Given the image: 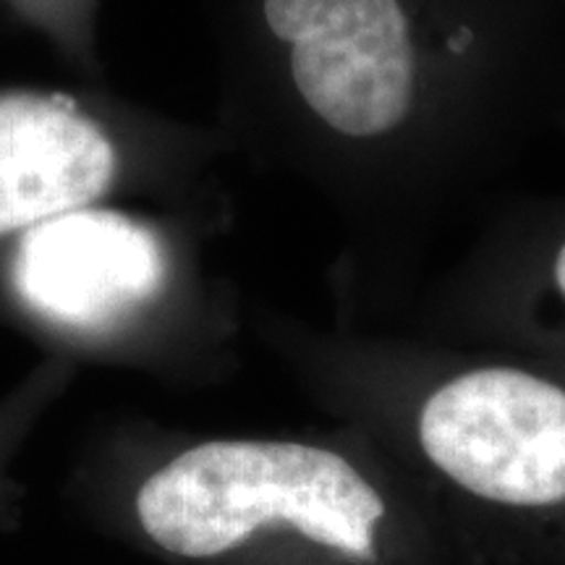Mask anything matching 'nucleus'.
<instances>
[{"label": "nucleus", "instance_id": "nucleus-4", "mask_svg": "<svg viewBox=\"0 0 565 565\" xmlns=\"http://www.w3.org/2000/svg\"><path fill=\"white\" fill-rule=\"evenodd\" d=\"M158 238L121 212L76 210L30 228L17 254V286L40 312L76 324L105 322L158 291Z\"/></svg>", "mask_w": 565, "mask_h": 565}, {"label": "nucleus", "instance_id": "nucleus-5", "mask_svg": "<svg viewBox=\"0 0 565 565\" xmlns=\"http://www.w3.org/2000/svg\"><path fill=\"white\" fill-rule=\"evenodd\" d=\"M116 173L100 126L58 100L0 97V233L84 210Z\"/></svg>", "mask_w": 565, "mask_h": 565}, {"label": "nucleus", "instance_id": "nucleus-3", "mask_svg": "<svg viewBox=\"0 0 565 565\" xmlns=\"http://www.w3.org/2000/svg\"><path fill=\"white\" fill-rule=\"evenodd\" d=\"M270 32L291 45L303 103L343 137H383L416 100V47L398 0H265Z\"/></svg>", "mask_w": 565, "mask_h": 565}, {"label": "nucleus", "instance_id": "nucleus-6", "mask_svg": "<svg viewBox=\"0 0 565 565\" xmlns=\"http://www.w3.org/2000/svg\"><path fill=\"white\" fill-rule=\"evenodd\" d=\"M553 278H555V288L557 294L565 299V242L561 244V249L555 254V263H553Z\"/></svg>", "mask_w": 565, "mask_h": 565}, {"label": "nucleus", "instance_id": "nucleus-1", "mask_svg": "<svg viewBox=\"0 0 565 565\" xmlns=\"http://www.w3.org/2000/svg\"><path fill=\"white\" fill-rule=\"evenodd\" d=\"M139 519L160 547L215 557L265 526H286L351 557H374L387 505L333 450L221 440L186 450L139 492Z\"/></svg>", "mask_w": 565, "mask_h": 565}, {"label": "nucleus", "instance_id": "nucleus-2", "mask_svg": "<svg viewBox=\"0 0 565 565\" xmlns=\"http://www.w3.org/2000/svg\"><path fill=\"white\" fill-rule=\"evenodd\" d=\"M416 440L429 466L479 503L565 511V387L519 366L458 372L422 401Z\"/></svg>", "mask_w": 565, "mask_h": 565}]
</instances>
